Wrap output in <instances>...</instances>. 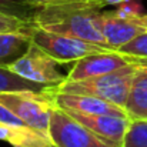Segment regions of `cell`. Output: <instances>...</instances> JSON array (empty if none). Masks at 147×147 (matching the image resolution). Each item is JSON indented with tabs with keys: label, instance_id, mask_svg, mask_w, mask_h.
Instances as JSON below:
<instances>
[{
	"label": "cell",
	"instance_id": "3",
	"mask_svg": "<svg viewBox=\"0 0 147 147\" xmlns=\"http://www.w3.org/2000/svg\"><path fill=\"white\" fill-rule=\"evenodd\" d=\"M142 16L143 13L140 11V7L129 1L120 4L116 10H101L97 14L96 23L107 45L119 50L146 32Z\"/></svg>",
	"mask_w": 147,
	"mask_h": 147
},
{
	"label": "cell",
	"instance_id": "5",
	"mask_svg": "<svg viewBox=\"0 0 147 147\" xmlns=\"http://www.w3.org/2000/svg\"><path fill=\"white\" fill-rule=\"evenodd\" d=\"M30 36H32L33 45H36L43 51H46L50 57H53L60 64H66L71 61L74 63L92 54L116 50L111 47H104L96 43H92V42H86L82 39L51 33L45 29L37 27L36 24L30 30Z\"/></svg>",
	"mask_w": 147,
	"mask_h": 147
},
{
	"label": "cell",
	"instance_id": "10",
	"mask_svg": "<svg viewBox=\"0 0 147 147\" xmlns=\"http://www.w3.org/2000/svg\"><path fill=\"white\" fill-rule=\"evenodd\" d=\"M71 117L80 121L84 127L96 133L98 137L121 147L124 136L131 123L130 117H120L111 114H84L77 111H67Z\"/></svg>",
	"mask_w": 147,
	"mask_h": 147
},
{
	"label": "cell",
	"instance_id": "4",
	"mask_svg": "<svg viewBox=\"0 0 147 147\" xmlns=\"http://www.w3.org/2000/svg\"><path fill=\"white\" fill-rule=\"evenodd\" d=\"M0 103L29 127L49 137L50 116L54 103L47 92H4L0 93Z\"/></svg>",
	"mask_w": 147,
	"mask_h": 147
},
{
	"label": "cell",
	"instance_id": "14",
	"mask_svg": "<svg viewBox=\"0 0 147 147\" xmlns=\"http://www.w3.org/2000/svg\"><path fill=\"white\" fill-rule=\"evenodd\" d=\"M121 147H147V119L131 120Z\"/></svg>",
	"mask_w": 147,
	"mask_h": 147
},
{
	"label": "cell",
	"instance_id": "16",
	"mask_svg": "<svg viewBox=\"0 0 147 147\" xmlns=\"http://www.w3.org/2000/svg\"><path fill=\"white\" fill-rule=\"evenodd\" d=\"M34 22L0 11V33H30Z\"/></svg>",
	"mask_w": 147,
	"mask_h": 147
},
{
	"label": "cell",
	"instance_id": "7",
	"mask_svg": "<svg viewBox=\"0 0 147 147\" xmlns=\"http://www.w3.org/2000/svg\"><path fill=\"white\" fill-rule=\"evenodd\" d=\"M130 64H139L142 67H147V59L126 54V53H121L120 50L103 51V53L92 54L74 61V64L69 70L66 80L94 79V77L106 76L113 71H117Z\"/></svg>",
	"mask_w": 147,
	"mask_h": 147
},
{
	"label": "cell",
	"instance_id": "11",
	"mask_svg": "<svg viewBox=\"0 0 147 147\" xmlns=\"http://www.w3.org/2000/svg\"><path fill=\"white\" fill-rule=\"evenodd\" d=\"M30 33H0V66L10 67L32 46Z\"/></svg>",
	"mask_w": 147,
	"mask_h": 147
},
{
	"label": "cell",
	"instance_id": "19",
	"mask_svg": "<svg viewBox=\"0 0 147 147\" xmlns=\"http://www.w3.org/2000/svg\"><path fill=\"white\" fill-rule=\"evenodd\" d=\"M97 1L103 7H106V6H114V4L120 6L123 3H129V1H133V0H97Z\"/></svg>",
	"mask_w": 147,
	"mask_h": 147
},
{
	"label": "cell",
	"instance_id": "20",
	"mask_svg": "<svg viewBox=\"0 0 147 147\" xmlns=\"http://www.w3.org/2000/svg\"><path fill=\"white\" fill-rule=\"evenodd\" d=\"M142 22H143V26H144V29H146V32H147V14L142 16Z\"/></svg>",
	"mask_w": 147,
	"mask_h": 147
},
{
	"label": "cell",
	"instance_id": "8",
	"mask_svg": "<svg viewBox=\"0 0 147 147\" xmlns=\"http://www.w3.org/2000/svg\"><path fill=\"white\" fill-rule=\"evenodd\" d=\"M57 64L59 63L46 51L32 43L29 50L9 69L33 83L42 86H57L67 79V76L59 71Z\"/></svg>",
	"mask_w": 147,
	"mask_h": 147
},
{
	"label": "cell",
	"instance_id": "2",
	"mask_svg": "<svg viewBox=\"0 0 147 147\" xmlns=\"http://www.w3.org/2000/svg\"><path fill=\"white\" fill-rule=\"evenodd\" d=\"M142 67L139 64L126 66L117 71L106 76H100L87 80H64L57 86H49L47 90L53 93H73V94H89L107 100L116 106L126 109V103L131 90V84L136 73Z\"/></svg>",
	"mask_w": 147,
	"mask_h": 147
},
{
	"label": "cell",
	"instance_id": "9",
	"mask_svg": "<svg viewBox=\"0 0 147 147\" xmlns=\"http://www.w3.org/2000/svg\"><path fill=\"white\" fill-rule=\"evenodd\" d=\"M56 107L66 111H77L84 114H111L120 117H130L126 109L116 106L107 100L89 96V94H73V93H53L49 92Z\"/></svg>",
	"mask_w": 147,
	"mask_h": 147
},
{
	"label": "cell",
	"instance_id": "13",
	"mask_svg": "<svg viewBox=\"0 0 147 147\" xmlns=\"http://www.w3.org/2000/svg\"><path fill=\"white\" fill-rule=\"evenodd\" d=\"M49 86H42L11 71L9 67L0 66V93L4 92H46Z\"/></svg>",
	"mask_w": 147,
	"mask_h": 147
},
{
	"label": "cell",
	"instance_id": "12",
	"mask_svg": "<svg viewBox=\"0 0 147 147\" xmlns=\"http://www.w3.org/2000/svg\"><path fill=\"white\" fill-rule=\"evenodd\" d=\"M126 111L131 120L147 119V69H140L134 76Z\"/></svg>",
	"mask_w": 147,
	"mask_h": 147
},
{
	"label": "cell",
	"instance_id": "17",
	"mask_svg": "<svg viewBox=\"0 0 147 147\" xmlns=\"http://www.w3.org/2000/svg\"><path fill=\"white\" fill-rule=\"evenodd\" d=\"M119 50L121 53H126V54H131V56H136V57L147 59V32H143L142 34L134 37L131 42H129L127 45L121 46Z\"/></svg>",
	"mask_w": 147,
	"mask_h": 147
},
{
	"label": "cell",
	"instance_id": "18",
	"mask_svg": "<svg viewBox=\"0 0 147 147\" xmlns=\"http://www.w3.org/2000/svg\"><path fill=\"white\" fill-rule=\"evenodd\" d=\"M30 4L36 9L42 7H49V6H59V4H67V3H74V1H83V0H29Z\"/></svg>",
	"mask_w": 147,
	"mask_h": 147
},
{
	"label": "cell",
	"instance_id": "15",
	"mask_svg": "<svg viewBox=\"0 0 147 147\" xmlns=\"http://www.w3.org/2000/svg\"><path fill=\"white\" fill-rule=\"evenodd\" d=\"M36 7L30 4L29 0H0V11L11 14L24 20H32L36 13Z\"/></svg>",
	"mask_w": 147,
	"mask_h": 147
},
{
	"label": "cell",
	"instance_id": "6",
	"mask_svg": "<svg viewBox=\"0 0 147 147\" xmlns=\"http://www.w3.org/2000/svg\"><path fill=\"white\" fill-rule=\"evenodd\" d=\"M49 137L54 147H119L84 127L66 110L53 107Z\"/></svg>",
	"mask_w": 147,
	"mask_h": 147
},
{
	"label": "cell",
	"instance_id": "1",
	"mask_svg": "<svg viewBox=\"0 0 147 147\" xmlns=\"http://www.w3.org/2000/svg\"><path fill=\"white\" fill-rule=\"evenodd\" d=\"M103 9L104 7L97 0H83L49 6L37 9L33 22L37 27L51 33L64 34L110 47L96 23L97 14Z\"/></svg>",
	"mask_w": 147,
	"mask_h": 147
}]
</instances>
